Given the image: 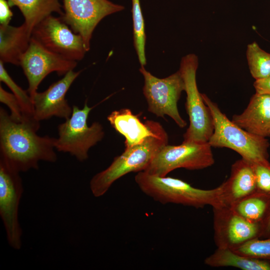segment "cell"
Listing matches in <instances>:
<instances>
[{
    "mask_svg": "<svg viewBox=\"0 0 270 270\" xmlns=\"http://www.w3.org/2000/svg\"><path fill=\"white\" fill-rule=\"evenodd\" d=\"M40 122L34 118L18 121L0 108V158L18 172L38 170L41 161L54 162L55 138L37 134Z\"/></svg>",
    "mask_w": 270,
    "mask_h": 270,
    "instance_id": "obj_1",
    "label": "cell"
},
{
    "mask_svg": "<svg viewBox=\"0 0 270 270\" xmlns=\"http://www.w3.org/2000/svg\"><path fill=\"white\" fill-rule=\"evenodd\" d=\"M168 140L167 132L156 122L152 135L140 144L125 148L107 168L93 176L90 182L93 196L96 198L104 196L116 180L128 173L145 170L158 151L168 144Z\"/></svg>",
    "mask_w": 270,
    "mask_h": 270,
    "instance_id": "obj_2",
    "label": "cell"
},
{
    "mask_svg": "<svg viewBox=\"0 0 270 270\" xmlns=\"http://www.w3.org/2000/svg\"><path fill=\"white\" fill-rule=\"evenodd\" d=\"M134 180L141 191L162 204L169 203L192 206H222L220 186L212 190L194 188L178 178L153 175L139 172Z\"/></svg>",
    "mask_w": 270,
    "mask_h": 270,
    "instance_id": "obj_3",
    "label": "cell"
},
{
    "mask_svg": "<svg viewBox=\"0 0 270 270\" xmlns=\"http://www.w3.org/2000/svg\"><path fill=\"white\" fill-rule=\"evenodd\" d=\"M212 115L214 130L208 142L212 147L226 148L252 162L268 159L270 146L266 138L250 133L230 120L217 104L202 94Z\"/></svg>",
    "mask_w": 270,
    "mask_h": 270,
    "instance_id": "obj_4",
    "label": "cell"
},
{
    "mask_svg": "<svg viewBox=\"0 0 270 270\" xmlns=\"http://www.w3.org/2000/svg\"><path fill=\"white\" fill-rule=\"evenodd\" d=\"M198 56L188 54L181 60L179 71L184 83L186 94V108L190 125L184 134V142H208L214 130V120L210 110L198 90L196 72Z\"/></svg>",
    "mask_w": 270,
    "mask_h": 270,
    "instance_id": "obj_5",
    "label": "cell"
},
{
    "mask_svg": "<svg viewBox=\"0 0 270 270\" xmlns=\"http://www.w3.org/2000/svg\"><path fill=\"white\" fill-rule=\"evenodd\" d=\"M72 107L70 116L58 126L54 146L58 151L68 153L82 162L88 158L90 149L102 140L104 132L99 122L88 125V116L94 107H89L86 102L82 109L76 106Z\"/></svg>",
    "mask_w": 270,
    "mask_h": 270,
    "instance_id": "obj_6",
    "label": "cell"
},
{
    "mask_svg": "<svg viewBox=\"0 0 270 270\" xmlns=\"http://www.w3.org/2000/svg\"><path fill=\"white\" fill-rule=\"evenodd\" d=\"M144 66H140V72L144 78L142 90L148 112L158 117L168 116L180 128H184L186 122L180 116L177 106L185 88L180 72L160 78L146 70Z\"/></svg>",
    "mask_w": 270,
    "mask_h": 270,
    "instance_id": "obj_7",
    "label": "cell"
},
{
    "mask_svg": "<svg viewBox=\"0 0 270 270\" xmlns=\"http://www.w3.org/2000/svg\"><path fill=\"white\" fill-rule=\"evenodd\" d=\"M214 162L212 146L208 142L183 141L178 146H163L144 171L164 176L177 168L200 170L212 166Z\"/></svg>",
    "mask_w": 270,
    "mask_h": 270,
    "instance_id": "obj_8",
    "label": "cell"
},
{
    "mask_svg": "<svg viewBox=\"0 0 270 270\" xmlns=\"http://www.w3.org/2000/svg\"><path fill=\"white\" fill-rule=\"evenodd\" d=\"M20 172L0 158V216L9 245L18 250L22 247V229L18 209L24 188Z\"/></svg>",
    "mask_w": 270,
    "mask_h": 270,
    "instance_id": "obj_9",
    "label": "cell"
},
{
    "mask_svg": "<svg viewBox=\"0 0 270 270\" xmlns=\"http://www.w3.org/2000/svg\"><path fill=\"white\" fill-rule=\"evenodd\" d=\"M64 14L60 16L90 49L94 30L106 16L124 10L123 6L108 0H63Z\"/></svg>",
    "mask_w": 270,
    "mask_h": 270,
    "instance_id": "obj_10",
    "label": "cell"
},
{
    "mask_svg": "<svg viewBox=\"0 0 270 270\" xmlns=\"http://www.w3.org/2000/svg\"><path fill=\"white\" fill-rule=\"evenodd\" d=\"M31 37L48 50L72 60H82L87 52L82 37L60 16L46 18L34 27Z\"/></svg>",
    "mask_w": 270,
    "mask_h": 270,
    "instance_id": "obj_11",
    "label": "cell"
},
{
    "mask_svg": "<svg viewBox=\"0 0 270 270\" xmlns=\"http://www.w3.org/2000/svg\"><path fill=\"white\" fill-rule=\"evenodd\" d=\"M76 65V61L48 50L32 37L20 62L28 81V92L32 98L40 82L48 74L56 72L58 76L65 75L74 70Z\"/></svg>",
    "mask_w": 270,
    "mask_h": 270,
    "instance_id": "obj_12",
    "label": "cell"
},
{
    "mask_svg": "<svg viewBox=\"0 0 270 270\" xmlns=\"http://www.w3.org/2000/svg\"><path fill=\"white\" fill-rule=\"evenodd\" d=\"M214 240L217 248L234 249L245 242L260 238L262 224L247 220L232 208H213Z\"/></svg>",
    "mask_w": 270,
    "mask_h": 270,
    "instance_id": "obj_13",
    "label": "cell"
},
{
    "mask_svg": "<svg viewBox=\"0 0 270 270\" xmlns=\"http://www.w3.org/2000/svg\"><path fill=\"white\" fill-rule=\"evenodd\" d=\"M82 70L67 72L59 80L52 83L44 91L38 92L32 98L34 117L38 121L48 120L52 116L68 118L72 112L66 98V95Z\"/></svg>",
    "mask_w": 270,
    "mask_h": 270,
    "instance_id": "obj_14",
    "label": "cell"
},
{
    "mask_svg": "<svg viewBox=\"0 0 270 270\" xmlns=\"http://www.w3.org/2000/svg\"><path fill=\"white\" fill-rule=\"evenodd\" d=\"M219 186L222 206L230 208L256 192L252 162L243 158L236 160L232 166L228 178Z\"/></svg>",
    "mask_w": 270,
    "mask_h": 270,
    "instance_id": "obj_15",
    "label": "cell"
},
{
    "mask_svg": "<svg viewBox=\"0 0 270 270\" xmlns=\"http://www.w3.org/2000/svg\"><path fill=\"white\" fill-rule=\"evenodd\" d=\"M232 121L252 134L270 136V94L256 92L244 111Z\"/></svg>",
    "mask_w": 270,
    "mask_h": 270,
    "instance_id": "obj_16",
    "label": "cell"
},
{
    "mask_svg": "<svg viewBox=\"0 0 270 270\" xmlns=\"http://www.w3.org/2000/svg\"><path fill=\"white\" fill-rule=\"evenodd\" d=\"M112 126L125 138V148L142 142L154 134L157 122L147 120L142 122L128 108L112 112L107 117Z\"/></svg>",
    "mask_w": 270,
    "mask_h": 270,
    "instance_id": "obj_17",
    "label": "cell"
},
{
    "mask_svg": "<svg viewBox=\"0 0 270 270\" xmlns=\"http://www.w3.org/2000/svg\"><path fill=\"white\" fill-rule=\"evenodd\" d=\"M32 34L24 22L19 26H0V60L20 66L22 56L28 50Z\"/></svg>",
    "mask_w": 270,
    "mask_h": 270,
    "instance_id": "obj_18",
    "label": "cell"
},
{
    "mask_svg": "<svg viewBox=\"0 0 270 270\" xmlns=\"http://www.w3.org/2000/svg\"><path fill=\"white\" fill-rule=\"evenodd\" d=\"M10 6H17L24 18L26 26L32 34L34 27L42 20L56 12L62 16L64 11L59 0H7Z\"/></svg>",
    "mask_w": 270,
    "mask_h": 270,
    "instance_id": "obj_19",
    "label": "cell"
},
{
    "mask_svg": "<svg viewBox=\"0 0 270 270\" xmlns=\"http://www.w3.org/2000/svg\"><path fill=\"white\" fill-rule=\"evenodd\" d=\"M212 267L232 266L242 270H270V261L240 254L229 248H219L204 260Z\"/></svg>",
    "mask_w": 270,
    "mask_h": 270,
    "instance_id": "obj_20",
    "label": "cell"
},
{
    "mask_svg": "<svg viewBox=\"0 0 270 270\" xmlns=\"http://www.w3.org/2000/svg\"><path fill=\"white\" fill-rule=\"evenodd\" d=\"M231 208L247 220L262 224L270 209V195L256 191L242 199Z\"/></svg>",
    "mask_w": 270,
    "mask_h": 270,
    "instance_id": "obj_21",
    "label": "cell"
},
{
    "mask_svg": "<svg viewBox=\"0 0 270 270\" xmlns=\"http://www.w3.org/2000/svg\"><path fill=\"white\" fill-rule=\"evenodd\" d=\"M246 56L250 72L256 80L270 76V53L254 42L248 45Z\"/></svg>",
    "mask_w": 270,
    "mask_h": 270,
    "instance_id": "obj_22",
    "label": "cell"
},
{
    "mask_svg": "<svg viewBox=\"0 0 270 270\" xmlns=\"http://www.w3.org/2000/svg\"><path fill=\"white\" fill-rule=\"evenodd\" d=\"M134 46L141 66L146 64L145 55L146 34L144 19L142 12L140 0H131Z\"/></svg>",
    "mask_w": 270,
    "mask_h": 270,
    "instance_id": "obj_23",
    "label": "cell"
},
{
    "mask_svg": "<svg viewBox=\"0 0 270 270\" xmlns=\"http://www.w3.org/2000/svg\"><path fill=\"white\" fill-rule=\"evenodd\" d=\"M0 60V80L4 82L12 91L22 107L24 115L26 118L34 117V104L32 98L28 93L18 86L9 75Z\"/></svg>",
    "mask_w": 270,
    "mask_h": 270,
    "instance_id": "obj_24",
    "label": "cell"
},
{
    "mask_svg": "<svg viewBox=\"0 0 270 270\" xmlns=\"http://www.w3.org/2000/svg\"><path fill=\"white\" fill-rule=\"evenodd\" d=\"M232 250L243 256L270 261V238L253 239Z\"/></svg>",
    "mask_w": 270,
    "mask_h": 270,
    "instance_id": "obj_25",
    "label": "cell"
},
{
    "mask_svg": "<svg viewBox=\"0 0 270 270\" xmlns=\"http://www.w3.org/2000/svg\"><path fill=\"white\" fill-rule=\"evenodd\" d=\"M257 191L270 195V162L268 160L252 162Z\"/></svg>",
    "mask_w": 270,
    "mask_h": 270,
    "instance_id": "obj_26",
    "label": "cell"
},
{
    "mask_svg": "<svg viewBox=\"0 0 270 270\" xmlns=\"http://www.w3.org/2000/svg\"><path fill=\"white\" fill-rule=\"evenodd\" d=\"M0 101L9 108L10 111V114L14 119L21 121L26 118L24 117L20 104L15 96L6 91L1 85L0 86Z\"/></svg>",
    "mask_w": 270,
    "mask_h": 270,
    "instance_id": "obj_27",
    "label": "cell"
},
{
    "mask_svg": "<svg viewBox=\"0 0 270 270\" xmlns=\"http://www.w3.org/2000/svg\"><path fill=\"white\" fill-rule=\"evenodd\" d=\"M7 0H0V24L8 25L12 19L13 14Z\"/></svg>",
    "mask_w": 270,
    "mask_h": 270,
    "instance_id": "obj_28",
    "label": "cell"
},
{
    "mask_svg": "<svg viewBox=\"0 0 270 270\" xmlns=\"http://www.w3.org/2000/svg\"><path fill=\"white\" fill-rule=\"evenodd\" d=\"M254 86L256 93L270 94V76L264 79L256 80Z\"/></svg>",
    "mask_w": 270,
    "mask_h": 270,
    "instance_id": "obj_29",
    "label": "cell"
},
{
    "mask_svg": "<svg viewBox=\"0 0 270 270\" xmlns=\"http://www.w3.org/2000/svg\"><path fill=\"white\" fill-rule=\"evenodd\" d=\"M261 237L264 238H270V209L265 219L262 223Z\"/></svg>",
    "mask_w": 270,
    "mask_h": 270,
    "instance_id": "obj_30",
    "label": "cell"
}]
</instances>
